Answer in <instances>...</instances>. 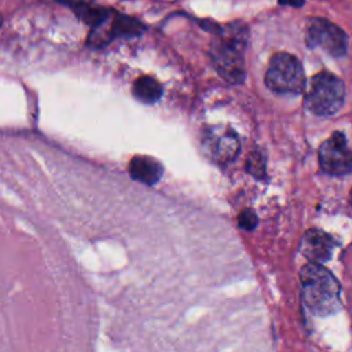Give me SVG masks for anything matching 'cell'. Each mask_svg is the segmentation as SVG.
I'll list each match as a JSON object with an SVG mask.
<instances>
[{
  "mask_svg": "<svg viewBox=\"0 0 352 352\" xmlns=\"http://www.w3.org/2000/svg\"><path fill=\"white\" fill-rule=\"evenodd\" d=\"M304 304L315 315H330L341 308L340 283L331 272L319 263L304 265L300 271Z\"/></svg>",
  "mask_w": 352,
  "mask_h": 352,
  "instance_id": "cell-1",
  "label": "cell"
},
{
  "mask_svg": "<svg viewBox=\"0 0 352 352\" xmlns=\"http://www.w3.org/2000/svg\"><path fill=\"white\" fill-rule=\"evenodd\" d=\"M319 165L329 175H345L352 170V151L342 132H334L319 147Z\"/></svg>",
  "mask_w": 352,
  "mask_h": 352,
  "instance_id": "cell-6",
  "label": "cell"
},
{
  "mask_svg": "<svg viewBox=\"0 0 352 352\" xmlns=\"http://www.w3.org/2000/svg\"><path fill=\"white\" fill-rule=\"evenodd\" d=\"M133 95L138 100L143 102V103H154L157 100H160V98L162 96V85L153 77L150 76H143L139 77L135 82H133Z\"/></svg>",
  "mask_w": 352,
  "mask_h": 352,
  "instance_id": "cell-11",
  "label": "cell"
},
{
  "mask_svg": "<svg viewBox=\"0 0 352 352\" xmlns=\"http://www.w3.org/2000/svg\"><path fill=\"white\" fill-rule=\"evenodd\" d=\"M349 202H351V205H352V190H351V194H349Z\"/></svg>",
  "mask_w": 352,
  "mask_h": 352,
  "instance_id": "cell-17",
  "label": "cell"
},
{
  "mask_svg": "<svg viewBox=\"0 0 352 352\" xmlns=\"http://www.w3.org/2000/svg\"><path fill=\"white\" fill-rule=\"evenodd\" d=\"M129 173L135 180H139L144 184H155L162 173L164 168L160 161L146 155H136L129 164Z\"/></svg>",
  "mask_w": 352,
  "mask_h": 352,
  "instance_id": "cell-9",
  "label": "cell"
},
{
  "mask_svg": "<svg viewBox=\"0 0 352 352\" xmlns=\"http://www.w3.org/2000/svg\"><path fill=\"white\" fill-rule=\"evenodd\" d=\"M73 11L84 23L89 26H95L102 21H104L106 18H109L114 10L106 8V7H91L89 4H85V6L74 7Z\"/></svg>",
  "mask_w": 352,
  "mask_h": 352,
  "instance_id": "cell-12",
  "label": "cell"
},
{
  "mask_svg": "<svg viewBox=\"0 0 352 352\" xmlns=\"http://www.w3.org/2000/svg\"><path fill=\"white\" fill-rule=\"evenodd\" d=\"M238 223H239V227L250 231L257 226V216L252 209H245L239 213Z\"/></svg>",
  "mask_w": 352,
  "mask_h": 352,
  "instance_id": "cell-14",
  "label": "cell"
},
{
  "mask_svg": "<svg viewBox=\"0 0 352 352\" xmlns=\"http://www.w3.org/2000/svg\"><path fill=\"white\" fill-rule=\"evenodd\" d=\"M58 1H60V3H63V4H66V6L72 7V8H74V7H78V6L91 4L94 0H58Z\"/></svg>",
  "mask_w": 352,
  "mask_h": 352,
  "instance_id": "cell-15",
  "label": "cell"
},
{
  "mask_svg": "<svg viewBox=\"0 0 352 352\" xmlns=\"http://www.w3.org/2000/svg\"><path fill=\"white\" fill-rule=\"evenodd\" d=\"M267 87L278 94H300L305 87V76L300 60L287 52L275 54L265 73Z\"/></svg>",
  "mask_w": 352,
  "mask_h": 352,
  "instance_id": "cell-3",
  "label": "cell"
},
{
  "mask_svg": "<svg viewBox=\"0 0 352 352\" xmlns=\"http://www.w3.org/2000/svg\"><path fill=\"white\" fill-rule=\"evenodd\" d=\"M336 248V241L324 231L312 228L308 230L300 245V250L312 263L323 264L331 258L333 250Z\"/></svg>",
  "mask_w": 352,
  "mask_h": 352,
  "instance_id": "cell-8",
  "label": "cell"
},
{
  "mask_svg": "<svg viewBox=\"0 0 352 352\" xmlns=\"http://www.w3.org/2000/svg\"><path fill=\"white\" fill-rule=\"evenodd\" d=\"M307 45L320 47L333 56H344L348 50V37L345 32L323 18H312L307 26Z\"/></svg>",
  "mask_w": 352,
  "mask_h": 352,
  "instance_id": "cell-5",
  "label": "cell"
},
{
  "mask_svg": "<svg viewBox=\"0 0 352 352\" xmlns=\"http://www.w3.org/2000/svg\"><path fill=\"white\" fill-rule=\"evenodd\" d=\"M345 85L341 78L329 72H320L311 80L305 95V107L315 116L327 117L336 114L344 104Z\"/></svg>",
  "mask_w": 352,
  "mask_h": 352,
  "instance_id": "cell-2",
  "label": "cell"
},
{
  "mask_svg": "<svg viewBox=\"0 0 352 352\" xmlns=\"http://www.w3.org/2000/svg\"><path fill=\"white\" fill-rule=\"evenodd\" d=\"M282 6H292V7H301L305 0H278Z\"/></svg>",
  "mask_w": 352,
  "mask_h": 352,
  "instance_id": "cell-16",
  "label": "cell"
},
{
  "mask_svg": "<svg viewBox=\"0 0 352 352\" xmlns=\"http://www.w3.org/2000/svg\"><path fill=\"white\" fill-rule=\"evenodd\" d=\"M144 32V25L136 18L128 16L125 14H120L117 11L113 12L110 18V33L111 38H132L138 37Z\"/></svg>",
  "mask_w": 352,
  "mask_h": 352,
  "instance_id": "cell-10",
  "label": "cell"
},
{
  "mask_svg": "<svg viewBox=\"0 0 352 352\" xmlns=\"http://www.w3.org/2000/svg\"><path fill=\"white\" fill-rule=\"evenodd\" d=\"M243 50V47L227 41L220 36L210 44L209 55L217 73L232 84H239L245 78Z\"/></svg>",
  "mask_w": 352,
  "mask_h": 352,
  "instance_id": "cell-4",
  "label": "cell"
},
{
  "mask_svg": "<svg viewBox=\"0 0 352 352\" xmlns=\"http://www.w3.org/2000/svg\"><path fill=\"white\" fill-rule=\"evenodd\" d=\"M248 170L253 175H256L257 177H263V175L265 173V169H264V160L260 154L257 153H252L249 160H248Z\"/></svg>",
  "mask_w": 352,
  "mask_h": 352,
  "instance_id": "cell-13",
  "label": "cell"
},
{
  "mask_svg": "<svg viewBox=\"0 0 352 352\" xmlns=\"http://www.w3.org/2000/svg\"><path fill=\"white\" fill-rule=\"evenodd\" d=\"M204 147L214 162L227 164L238 154L239 142L231 129L217 125L205 133Z\"/></svg>",
  "mask_w": 352,
  "mask_h": 352,
  "instance_id": "cell-7",
  "label": "cell"
}]
</instances>
